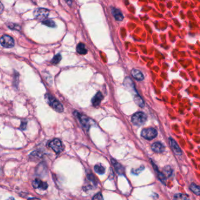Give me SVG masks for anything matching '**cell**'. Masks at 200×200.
Returning <instances> with one entry per match:
<instances>
[{"label":"cell","mask_w":200,"mask_h":200,"mask_svg":"<svg viewBox=\"0 0 200 200\" xmlns=\"http://www.w3.org/2000/svg\"><path fill=\"white\" fill-rule=\"evenodd\" d=\"M144 169H145L144 166H140L139 168L136 169H133L132 170L131 172L134 175H138L139 174H140L141 172L143 171Z\"/></svg>","instance_id":"23"},{"label":"cell","mask_w":200,"mask_h":200,"mask_svg":"<svg viewBox=\"0 0 200 200\" xmlns=\"http://www.w3.org/2000/svg\"><path fill=\"white\" fill-rule=\"evenodd\" d=\"M42 24L47 26L50 27V28H54L56 26V24L55 23V22L51 20V19H45L42 21Z\"/></svg>","instance_id":"20"},{"label":"cell","mask_w":200,"mask_h":200,"mask_svg":"<svg viewBox=\"0 0 200 200\" xmlns=\"http://www.w3.org/2000/svg\"><path fill=\"white\" fill-rule=\"evenodd\" d=\"M33 14H34V17L36 19L43 21L48 18L49 15V11L46 8H40L35 10Z\"/></svg>","instance_id":"5"},{"label":"cell","mask_w":200,"mask_h":200,"mask_svg":"<svg viewBox=\"0 0 200 200\" xmlns=\"http://www.w3.org/2000/svg\"><path fill=\"white\" fill-rule=\"evenodd\" d=\"M152 164L153 166L154 167V169L155 170V171H156V172L157 173L158 178L159 179V180H160V181H162V183H163V184H165V183H166V177L164 176V174L162 173L161 172H160L159 171V170H158L157 167H156V165H155L153 162H152Z\"/></svg>","instance_id":"15"},{"label":"cell","mask_w":200,"mask_h":200,"mask_svg":"<svg viewBox=\"0 0 200 200\" xmlns=\"http://www.w3.org/2000/svg\"><path fill=\"white\" fill-rule=\"evenodd\" d=\"M103 99V95L101 92H98L92 99V104L94 106H98L100 104L102 100Z\"/></svg>","instance_id":"12"},{"label":"cell","mask_w":200,"mask_h":200,"mask_svg":"<svg viewBox=\"0 0 200 200\" xmlns=\"http://www.w3.org/2000/svg\"><path fill=\"white\" fill-rule=\"evenodd\" d=\"M94 170L99 174H103L105 173V167L101 164H97L94 166Z\"/></svg>","instance_id":"19"},{"label":"cell","mask_w":200,"mask_h":200,"mask_svg":"<svg viewBox=\"0 0 200 200\" xmlns=\"http://www.w3.org/2000/svg\"><path fill=\"white\" fill-rule=\"evenodd\" d=\"M32 186L35 188H41L42 190H46L48 184L46 182H43L38 179H36L32 182Z\"/></svg>","instance_id":"9"},{"label":"cell","mask_w":200,"mask_h":200,"mask_svg":"<svg viewBox=\"0 0 200 200\" xmlns=\"http://www.w3.org/2000/svg\"><path fill=\"white\" fill-rule=\"evenodd\" d=\"M49 145V147L52 148L54 152H55L56 153L62 152L64 149L62 142L58 139H55L52 140Z\"/></svg>","instance_id":"6"},{"label":"cell","mask_w":200,"mask_h":200,"mask_svg":"<svg viewBox=\"0 0 200 200\" xmlns=\"http://www.w3.org/2000/svg\"><path fill=\"white\" fill-rule=\"evenodd\" d=\"M26 125H27V122L26 121H22V123H21V126H20V129L21 130H25L26 128Z\"/></svg>","instance_id":"26"},{"label":"cell","mask_w":200,"mask_h":200,"mask_svg":"<svg viewBox=\"0 0 200 200\" xmlns=\"http://www.w3.org/2000/svg\"><path fill=\"white\" fill-rule=\"evenodd\" d=\"M169 141L170 145L171 146V148H172L173 152L176 155L181 156L182 155V152H181L180 148L177 145L176 142L173 139L171 138L169 139Z\"/></svg>","instance_id":"8"},{"label":"cell","mask_w":200,"mask_h":200,"mask_svg":"<svg viewBox=\"0 0 200 200\" xmlns=\"http://www.w3.org/2000/svg\"><path fill=\"white\" fill-rule=\"evenodd\" d=\"M164 176L167 177H170L172 176V173H173V170H172V168L169 166H166L164 168Z\"/></svg>","instance_id":"21"},{"label":"cell","mask_w":200,"mask_h":200,"mask_svg":"<svg viewBox=\"0 0 200 200\" xmlns=\"http://www.w3.org/2000/svg\"><path fill=\"white\" fill-rule=\"evenodd\" d=\"M0 43L4 48H11L14 46V40L10 36L5 35L0 38Z\"/></svg>","instance_id":"4"},{"label":"cell","mask_w":200,"mask_h":200,"mask_svg":"<svg viewBox=\"0 0 200 200\" xmlns=\"http://www.w3.org/2000/svg\"><path fill=\"white\" fill-rule=\"evenodd\" d=\"M3 11V5H2V4L0 2V13H2Z\"/></svg>","instance_id":"28"},{"label":"cell","mask_w":200,"mask_h":200,"mask_svg":"<svg viewBox=\"0 0 200 200\" xmlns=\"http://www.w3.org/2000/svg\"><path fill=\"white\" fill-rule=\"evenodd\" d=\"M77 52L81 55H86L87 53V49H86L84 44L80 43L78 44L77 46Z\"/></svg>","instance_id":"16"},{"label":"cell","mask_w":200,"mask_h":200,"mask_svg":"<svg viewBox=\"0 0 200 200\" xmlns=\"http://www.w3.org/2000/svg\"><path fill=\"white\" fill-rule=\"evenodd\" d=\"M112 163L114 166L115 170L119 174V175H123L124 174V168L120 163L117 162L114 159L111 160Z\"/></svg>","instance_id":"11"},{"label":"cell","mask_w":200,"mask_h":200,"mask_svg":"<svg viewBox=\"0 0 200 200\" xmlns=\"http://www.w3.org/2000/svg\"><path fill=\"white\" fill-rule=\"evenodd\" d=\"M147 116L144 112H138L132 117V122L136 126H141L146 122Z\"/></svg>","instance_id":"2"},{"label":"cell","mask_w":200,"mask_h":200,"mask_svg":"<svg viewBox=\"0 0 200 200\" xmlns=\"http://www.w3.org/2000/svg\"><path fill=\"white\" fill-rule=\"evenodd\" d=\"M153 151L156 153H162L164 150V146L162 143L160 142H155L152 145Z\"/></svg>","instance_id":"13"},{"label":"cell","mask_w":200,"mask_h":200,"mask_svg":"<svg viewBox=\"0 0 200 200\" xmlns=\"http://www.w3.org/2000/svg\"><path fill=\"white\" fill-rule=\"evenodd\" d=\"M45 100L48 104L52 107L54 110L59 112H62L63 111V107L62 104L51 94H46L45 95Z\"/></svg>","instance_id":"1"},{"label":"cell","mask_w":200,"mask_h":200,"mask_svg":"<svg viewBox=\"0 0 200 200\" xmlns=\"http://www.w3.org/2000/svg\"><path fill=\"white\" fill-rule=\"evenodd\" d=\"M132 75L136 80L142 81L144 79L143 73L137 69H133L132 70Z\"/></svg>","instance_id":"14"},{"label":"cell","mask_w":200,"mask_h":200,"mask_svg":"<svg viewBox=\"0 0 200 200\" xmlns=\"http://www.w3.org/2000/svg\"><path fill=\"white\" fill-rule=\"evenodd\" d=\"M62 60V56L60 54H57L56 55H55L52 60L51 62L53 64H56L57 63H59V62H60V60Z\"/></svg>","instance_id":"22"},{"label":"cell","mask_w":200,"mask_h":200,"mask_svg":"<svg viewBox=\"0 0 200 200\" xmlns=\"http://www.w3.org/2000/svg\"><path fill=\"white\" fill-rule=\"evenodd\" d=\"M190 189L196 195H200V186L197 185L195 183H192L191 184Z\"/></svg>","instance_id":"17"},{"label":"cell","mask_w":200,"mask_h":200,"mask_svg":"<svg viewBox=\"0 0 200 200\" xmlns=\"http://www.w3.org/2000/svg\"><path fill=\"white\" fill-rule=\"evenodd\" d=\"M174 200H190V199L188 195L182 193H178L174 196Z\"/></svg>","instance_id":"18"},{"label":"cell","mask_w":200,"mask_h":200,"mask_svg":"<svg viewBox=\"0 0 200 200\" xmlns=\"http://www.w3.org/2000/svg\"><path fill=\"white\" fill-rule=\"evenodd\" d=\"M75 115L79 119L80 121L81 125L83 126V127L86 129H88L90 126L91 120L90 118H88L87 117H86L84 115L80 114L77 112H74Z\"/></svg>","instance_id":"7"},{"label":"cell","mask_w":200,"mask_h":200,"mask_svg":"<svg viewBox=\"0 0 200 200\" xmlns=\"http://www.w3.org/2000/svg\"><path fill=\"white\" fill-rule=\"evenodd\" d=\"M67 4V5H69V6H71L72 4V2H73V1L72 0H65Z\"/></svg>","instance_id":"27"},{"label":"cell","mask_w":200,"mask_h":200,"mask_svg":"<svg viewBox=\"0 0 200 200\" xmlns=\"http://www.w3.org/2000/svg\"><path fill=\"white\" fill-rule=\"evenodd\" d=\"M19 80V74L17 73H15L14 79V84L15 87L18 85V81Z\"/></svg>","instance_id":"25"},{"label":"cell","mask_w":200,"mask_h":200,"mask_svg":"<svg viewBox=\"0 0 200 200\" xmlns=\"http://www.w3.org/2000/svg\"><path fill=\"white\" fill-rule=\"evenodd\" d=\"M28 200H40L38 198H28Z\"/></svg>","instance_id":"29"},{"label":"cell","mask_w":200,"mask_h":200,"mask_svg":"<svg viewBox=\"0 0 200 200\" xmlns=\"http://www.w3.org/2000/svg\"><path fill=\"white\" fill-rule=\"evenodd\" d=\"M7 200H15L13 197H10L9 198H8Z\"/></svg>","instance_id":"30"},{"label":"cell","mask_w":200,"mask_h":200,"mask_svg":"<svg viewBox=\"0 0 200 200\" xmlns=\"http://www.w3.org/2000/svg\"><path fill=\"white\" fill-rule=\"evenodd\" d=\"M157 135V131L153 128L144 129L141 132V136L143 138L149 140L155 138Z\"/></svg>","instance_id":"3"},{"label":"cell","mask_w":200,"mask_h":200,"mask_svg":"<svg viewBox=\"0 0 200 200\" xmlns=\"http://www.w3.org/2000/svg\"><path fill=\"white\" fill-rule=\"evenodd\" d=\"M111 13L114 16L115 19L118 21H121L124 19V15H122L121 11L117 8H111Z\"/></svg>","instance_id":"10"},{"label":"cell","mask_w":200,"mask_h":200,"mask_svg":"<svg viewBox=\"0 0 200 200\" xmlns=\"http://www.w3.org/2000/svg\"><path fill=\"white\" fill-rule=\"evenodd\" d=\"M92 200H104V198L102 194L101 193H98L94 196Z\"/></svg>","instance_id":"24"}]
</instances>
